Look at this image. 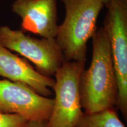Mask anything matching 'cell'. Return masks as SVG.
<instances>
[{
    "instance_id": "cell-3",
    "label": "cell",
    "mask_w": 127,
    "mask_h": 127,
    "mask_svg": "<svg viewBox=\"0 0 127 127\" xmlns=\"http://www.w3.org/2000/svg\"><path fill=\"white\" fill-rule=\"evenodd\" d=\"M85 63L64 61L55 73V96L47 127H75L83 115L80 79Z\"/></svg>"
},
{
    "instance_id": "cell-8",
    "label": "cell",
    "mask_w": 127,
    "mask_h": 127,
    "mask_svg": "<svg viewBox=\"0 0 127 127\" xmlns=\"http://www.w3.org/2000/svg\"><path fill=\"white\" fill-rule=\"evenodd\" d=\"M0 77L31 87L36 93L48 97L51 95L50 88L54 79L38 72L24 58L12 53L0 44Z\"/></svg>"
},
{
    "instance_id": "cell-5",
    "label": "cell",
    "mask_w": 127,
    "mask_h": 127,
    "mask_svg": "<svg viewBox=\"0 0 127 127\" xmlns=\"http://www.w3.org/2000/svg\"><path fill=\"white\" fill-rule=\"evenodd\" d=\"M0 44L24 57L47 77L54 75L63 63V55L55 38H36L8 26L0 27Z\"/></svg>"
},
{
    "instance_id": "cell-10",
    "label": "cell",
    "mask_w": 127,
    "mask_h": 127,
    "mask_svg": "<svg viewBox=\"0 0 127 127\" xmlns=\"http://www.w3.org/2000/svg\"><path fill=\"white\" fill-rule=\"evenodd\" d=\"M27 121L21 116L0 111V127H23Z\"/></svg>"
},
{
    "instance_id": "cell-6",
    "label": "cell",
    "mask_w": 127,
    "mask_h": 127,
    "mask_svg": "<svg viewBox=\"0 0 127 127\" xmlns=\"http://www.w3.org/2000/svg\"><path fill=\"white\" fill-rule=\"evenodd\" d=\"M53 99L42 96L28 85L0 79V111L21 116L27 121H47Z\"/></svg>"
},
{
    "instance_id": "cell-12",
    "label": "cell",
    "mask_w": 127,
    "mask_h": 127,
    "mask_svg": "<svg viewBox=\"0 0 127 127\" xmlns=\"http://www.w3.org/2000/svg\"><path fill=\"white\" fill-rule=\"evenodd\" d=\"M100 1H101L103 3H104L105 6V5H107L108 3H109L110 1H112V0H100Z\"/></svg>"
},
{
    "instance_id": "cell-1",
    "label": "cell",
    "mask_w": 127,
    "mask_h": 127,
    "mask_svg": "<svg viewBox=\"0 0 127 127\" xmlns=\"http://www.w3.org/2000/svg\"><path fill=\"white\" fill-rule=\"evenodd\" d=\"M91 64L80 79L81 101L84 113L113 108L118 99V85L108 37L104 27L92 38Z\"/></svg>"
},
{
    "instance_id": "cell-2",
    "label": "cell",
    "mask_w": 127,
    "mask_h": 127,
    "mask_svg": "<svg viewBox=\"0 0 127 127\" xmlns=\"http://www.w3.org/2000/svg\"><path fill=\"white\" fill-rule=\"evenodd\" d=\"M65 17L58 25L55 40L64 61H86L87 44L96 32L104 4L100 0H61Z\"/></svg>"
},
{
    "instance_id": "cell-9",
    "label": "cell",
    "mask_w": 127,
    "mask_h": 127,
    "mask_svg": "<svg viewBox=\"0 0 127 127\" xmlns=\"http://www.w3.org/2000/svg\"><path fill=\"white\" fill-rule=\"evenodd\" d=\"M75 127H125L114 108L95 112L84 113Z\"/></svg>"
},
{
    "instance_id": "cell-4",
    "label": "cell",
    "mask_w": 127,
    "mask_h": 127,
    "mask_svg": "<svg viewBox=\"0 0 127 127\" xmlns=\"http://www.w3.org/2000/svg\"><path fill=\"white\" fill-rule=\"evenodd\" d=\"M107 8L104 27L108 37L118 85L117 105L127 115V0H112Z\"/></svg>"
},
{
    "instance_id": "cell-7",
    "label": "cell",
    "mask_w": 127,
    "mask_h": 127,
    "mask_svg": "<svg viewBox=\"0 0 127 127\" xmlns=\"http://www.w3.org/2000/svg\"><path fill=\"white\" fill-rule=\"evenodd\" d=\"M12 10L21 18L23 32L55 38L58 27L57 0H15Z\"/></svg>"
},
{
    "instance_id": "cell-11",
    "label": "cell",
    "mask_w": 127,
    "mask_h": 127,
    "mask_svg": "<svg viewBox=\"0 0 127 127\" xmlns=\"http://www.w3.org/2000/svg\"><path fill=\"white\" fill-rule=\"evenodd\" d=\"M47 121L42 120L27 121L23 127H47Z\"/></svg>"
}]
</instances>
